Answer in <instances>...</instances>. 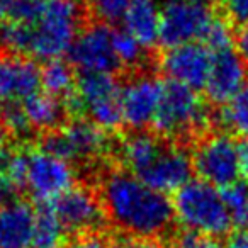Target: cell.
<instances>
[{
    "label": "cell",
    "mask_w": 248,
    "mask_h": 248,
    "mask_svg": "<svg viewBox=\"0 0 248 248\" xmlns=\"http://www.w3.org/2000/svg\"><path fill=\"white\" fill-rule=\"evenodd\" d=\"M82 9L77 0H34L22 19L0 26V48L45 62L62 58L80 32Z\"/></svg>",
    "instance_id": "obj_1"
},
{
    "label": "cell",
    "mask_w": 248,
    "mask_h": 248,
    "mask_svg": "<svg viewBox=\"0 0 248 248\" xmlns=\"http://www.w3.org/2000/svg\"><path fill=\"white\" fill-rule=\"evenodd\" d=\"M99 197L107 221L128 236L160 240L172 230L175 216L169 196L153 190L129 172H107L100 180Z\"/></svg>",
    "instance_id": "obj_2"
},
{
    "label": "cell",
    "mask_w": 248,
    "mask_h": 248,
    "mask_svg": "<svg viewBox=\"0 0 248 248\" xmlns=\"http://www.w3.org/2000/svg\"><path fill=\"white\" fill-rule=\"evenodd\" d=\"M209 123V106L197 90L172 80L163 82L158 109L152 123L155 135L172 141L192 138L206 131Z\"/></svg>",
    "instance_id": "obj_3"
},
{
    "label": "cell",
    "mask_w": 248,
    "mask_h": 248,
    "mask_svg": "<svg viewBox=\"0 0 248 248\" xmlns=\"http://www.w3.org/2000/svg\"><path fill=\"white\" fill-rule=\"evenodd\" d=\"M173 216L190 233L217 238L230 233L233 217L217 187L204 180H189L179 189L172 201Z\"/></svg>",
    "instance_id": "obj_4"
},
{
    "label": "cell",
    "mask_w": 248,
    "mask_h": 248,
    "mask_svg": "<svg viewBox=\"0 0 248 248\" xmlns=\"http://www.w3.org/2000/svg\"><path fill=\"white\" fill-rule=\"evenodd\" d=\"M65 109L78 119L87 117L102 131H116L123 123L121 85L114 75H82L70 95L63 99Z\"/></svg>",
    "instance_id": "obj_5"
},
{
    "label": "cell",
    "mask_w": 248,
    "mask_h": 248,
    "mask_svg": "<svg viewBox=\"0 0 248 248\" xmlns=\"http://www.w3.org/2000/svg\"><path fill=\"white\" fill-rule=\"evenodd\" d=\"M46 152L60 156L68 163H92L106 155L109 140L106 131L87 119H75L63 124L56 131L45 135L43 146Z\"/></svg>",
    "instance_id": "obj_6"
},
{
    "label": "cell",
    "mask_w": 248,
    "mask_h": 248,
    "mask_svg": "<svg viewBox=\"0 0 248 248\" xmlns=\"http://www.w3.org/2000/svg\"><path fill=\"white\" fill-rule=\"evenodd\" d=\"M75 186L73 165L45 148L26 150V173L22 189L39 204H49Z\"/></svg>",
    "instance_id": "obj_7"
},
{
    "label": "cell",
    "mask_w": 248,
    "mask_h": 248,
    "mask_svg": "<svg viewBox=\"0 0 248 248\" xmlns=\"http://www.w3.org/2000/svg\"><path fill=\"white\" fill-rule=\"evenodd\" d=\"M68 55L70 63L82 75H114L121 68L114 51V31L104 22H93L80 29Z\"/></svg>",
    "instance_id": "obj_8"
},
{
    "label": "cell",
    "mask_w": 248,
    "mask_h": 248,
    "mask_svg": "<svg viewBox=\"0 0 248 248\" xmlns=\"http://www.w3.org/2000/svg\"><path fill=\"white\" fill-rule=\"evenodd\" d=\"M192 169L201 180L214 187H226L236 182L238 169L236 143L226 133H214L202 138L192 153Z\"/></svg>",
    "instance_id": "obj_9"
},
{
    "label": "cell",
    "mask_w": 248,
    "mask_h": 248,
    "mask_svg": "<svg viewBox=\"0 0 248 248\" xmlns=\"http://www.w3.org/2000/svg\"><path fill=\"white\" fill-rule=\"evenodd\" d=\"M214 14L202 0H179L162 11L160 43L167 48L196 43L213 21Z\"/></svg>",
    "instance_id": "obj_10"
},
{
    "label": "cell",
    "mask_w": 248,
    "mask_h": 248,
    "mask_svg": "<svg viewBox=\"0 0 248 248\" xmlns=\"http://www.w3.org/2000/svg\"><path fill=\"white\" fill-rule=\"evenodd\" d=\"M49 206L65 231L75 234L102 231L107 221L100 197L83 186H73L56 197Z\"/></svg>",
    "instance_id": "obj_11"
},
{
    "label": "cell",
    "mask_w": 248,
    "mask_h": 248,
    "mask_svg": "<svg viewBox=\"0 0 248 248\" xmlns=\"http://www.w3.org/2000/svg\"><path fill=\"white\" fill-rule=\"evenodd\" d=\"M162 85L156 77L140 73L121 87V112L123 123L135 131H143L153 123L158 109Z\"/></svg>",
    "instance_id": "obj_12"
},
{
    "label": "cell",
    "mask_w": 248,
    "mask_h": 248,
    "mask_svg": "<svg viewBox=\"0 0 248 248\" xmlns=\"http://www.w3.org/2000/svg\"><path fill=\"white\" fill-rule=\"evenodd\" d=\"M160 68L169 80L194 90L206 87L211 68V51L202 43L169 48L160 58Z\"/></svg>",
    "instance_id": "obj_13"
},
{
    "label": "cell",
    "mask_w": 248,
    "mask_h": 248,
    "mask_svg": "<svg viewBox=\"0 0 248 248\" xmlns=\"http://www.w3.org/2000/svg\"><path fill=\"white\" fill-rule=\"evenodd\" d=\"M41 89V70L28 56L0 55V106L24 104Z\"/></svg>",
    "instance_id": "obj_14"
},
{
    "label": "cell",
    "mask_w": 248,
    "mask_h": 248,
    "mask_svg": "<svg viewBox=\"0 0 248 248\" xmlns=\"http://www.w3.org/2000/svg\"><path fill=\"white\" fill-rule=\"evenodd\" d=\"M192 156L179 143H167L155 162L143 170L138 179L153 190L172 194L182 189L192 175Z\"/></svg>",
    "instance_id": "obj_15"
},
{
    "label": "cell",
    "mask_w": 248,
    "mask_h": 248,
    "mask_svg": "<svg viewBox=\"0 0 248 248\" xmlns=\"http://www.w3.org/2000/svg\"><path fill=\"white\" fill-rule=\"evenodd\" d=\"M247 62L233 48L211 53V68L206 93L211 102L226 104L247 85Z\"/></svg>",
    "instance_id": "obj_16"
},
{
    "label": "cell",
    "mask_w": 248,
    "mask_h": 248,
    "mask_svg": "<svg viewBox=\"0 0 248 248\" xmlns=\"http://www.w3.org/2000/svg\"><path fill=\"white\" fill-rule=\"evenodd\" d=\"M36 209L26 201L0 207V248H32Z\"/></svg>",
    "instance_id": "obj_17"
},
{
    "label": "cell",
    "mask_w": 248,
    "mask_h": 248,
    "mask_svg": "<svg viewBox=\"0 0 248 248\" xmlns=\"http://www.w3.org/2000/svg\"><path fill=\"white\" fill-rule=\"evenodd\" d=\"M167 141L155 133L133 131L131 135L124 136L117 148V156L123 167L131 175L138 177L143 170H146L155 158L163 152Z\"/></svg>",
    "instance_id": "obj_18"
},
{
    "label": "cell",
    "mask_w": 248,
    "mask_h": 248,
    "mask_svg": "<svg viewBox=\"0 0 248 248\" xmlns=\"http://www.w3.org/2000/svg\"><path fill=\"white\" fill-rule=\"evenodd\" d=\"M124 31L131 34L145 48L160 43L162 11L156 0H135L123 17Z\"/></svg>",
    "instance_id": "obj_19"
},
{
    "label": "cell",
    "mask_w": 248,
    "mask_h": 248,
    "mask_svg": "<svg viewBox=\"0 0 248 248\" xmlns=\"http://www.w3.org/2000/svg\"><path fill=\"white\" fill-rule=\"evenodd\" d=\"M24 112L28 117V123L31 129L48 133L56 131L63 126V121L66 116V109L63 100L56 99L48 93H36L31 99H28L24 104Z\"/></svg>",
    "instance_id": "obj_20"
},
{
    "label": "cell",
    "mask_w": 248,
    "mask_h": 248,
    "mask_svg": "<svg viewBox=\"0 0 248 248\" xmlns=\"http://www.w3.org/2000/svg\"><path fill=\"white\" fill-rule=\"evenodd\" d=\"M65 228L56 217L49 204H39L34 213L32 248H62L65 241Z\"/></svg>",
    "instance_id": "obj_21"
},
{
    "label": "cell",
    "mask_w": 248,
    "mask_h": 248,
    "mask_svg": "<svg viewBox=\"0 0 248 248\" xmlns=\"http://www.w3.org/2000/svg\"><path fill=\"white\" fill-rule=\"evenodd\" d=\"M216 121L226 133L248 138V82L233 99L219 107Z\"/></svg>",
    "instance_id": "obj_22"
},
{
    "label": "cell",
    "mask_w": 248,
    "mask_h": 248,
    "mask_svg": "<svg viewBox=\"0 0 248 248\" xmlns=\"http://www.w3.org/2000/svg\"><path fill=\"white\" fill-rule=\"evenodd\" d=\"M77 85V77L72 65L68 62H63L62 58L46 62V65L41 68V89H45V93L53 95L56 99L73 92Z\"/></svg>",
    "instance_id": "obj_23"
},
{
    "label": "cell",
    "mask_w": 248,
    "mask_h": 248,
    "mask_svg": "<svg viewBox=\"0 0 248 248\" xmlns=\"http://www.w3.org/2000/svg\"><path fill=\"white\" fill-rule=\"evenodd\" d=\"M114 51L121 68H138L143 65L146 56V48L140 45L126 31H114Z\"/></svg>",
    "instance_id": "obj_24"
},
{
    "label": "cell",
    "mask_w": 248,
    "mask_h": 248,
    "mask_svg": "<svg viewBox=\"0 0 248 248\" xmlns=\"http://www.w3.org/2000/svg\"><path fill=\"white\" fill-rule=\"evenodd\" d=\"M201 43L209 49L211 53L223 51V49L233 48V32L231 28L224 19L216 17L214 16L213 21L209 22V26L204 31Z\"/></svg>",
    "instance_id": "obj_25"
},
{
    "label": "cell",
    "mask_w": 248,
    "mask_h": 248,
    "mask_svg": "<svg viewBox=\"0 0 248 248\" xmlns=\"http://www.w3.org/2000/svg\"><path fill=\"white\" fill-rule=\"evenodd\" d=\"M219 192L224 204H226L228 211H230L231 217H233V223L240 224L248 204V184L236 180V182L223 187Z\"/></svg>",
    "instance_id": "obj_26"
},
{
    "label": "cell",
    "mask_w": 248,
    "mask_h": 248,
    "mask_svg": "<svg viewBox=\"0 0 248 248\" xmlns=\"http://www.w3.org/2000/svg\"><path fill=\"white\" fill-rule=\"evenodd\" d=\"M133 2L135 0H89V5L99 22L110 24V22L123 21L124 14Z\"/></svg>",
    "instance_id": "obj_27"
},
{
    "label": "cell",
    "mask_w": 248,
    "mask_h": 248,
    "mask_svg": "<svg viewBox=\"0 0 248 248\" xmlns=\"http://www.w3.org/2000/svg\"><path fill=\"white\" fill-rule=\"evenodd\" d=\"M0 114L4 117L5 128H7L9 133L22 136L31 131V126L28 123V117H26L22 104H7V106H2Z\"/></svg>",
    "instance_id": "obj_28"
},
{
    "label": "cell",
    "mask_w": 248,
    "mask_h": 248,
    "mask_svg": "<svg viewBox=\"0 0 248 248\" xmlns=\"http://www.w3.org/2000/svg\"><path fill=\"white\" fill-rule=\"evenodd\" d=\"M173 248H226L217 238H211L199 233H186L179 234L173 241Z\"/></svg>",
    "instance_id": "obj_29"
},
{
    "label": "cell",
    "mask_w": 248,
    "mask_h": 248,
    "mask_svg": "<svg viewBox=\"0 0 248 248\" xmlns=\"http://www.w3.org/2000/svg\"><path fill=\"white\" fill-rule=\"evenodd\" d=\"M65 248H114V240L104 234L102 231L83 233L75 234V238Z\"/></svg>",
    "instance_id": "obj_30"
},
{
    "label": "cell",
    "mask_w": 248,
    "mask_h": 248,
    "mask_svg": "<svg viewBox=\"0 0 248 248\" xmlns=\"http://www.w3.org/2000/svg\"><path fill=\"white\" fill-rule=\"evenodd\" d=\"M224 11L231 22L247 28L248 26V0H223Z\"/></svg>",
    "instance_id": "obj_31"
},
{
    "label": "cell",
    "mask_w": 248,
    "mask_h": 248,
    "mask_svg": "<svg viewBox=\"0 0 248 248\" xmlns=\"http://www.w3.org/2000/svg\"><path fill=\"white\" fill-rule=\"evenodd\" d=\"M114 248H170L156 238H135L126 236L121 240H114Z\"/></svg>",
    "instance_id": "obj_32"
},
{
    "label": "cell",
    "mask_w": 248,
    "mask_h": 248,
    "mask_svg": "<svg viewBox=\"0 0 248 248\" xmlns=\"http://www.w3.org/2000/svg\"><path fill=\"white\" fill-rule=\"evenodd\" d=\"M17 153L19 148H14V146H9L7 143L0 141V177H4V179L9 180L12 167H14V162L17 158Z\"/></svg>",
    "instance_id": "obj_33"
},
{
    "label": "cell",
    "mask_w": 248,
    "mask_h": 248,
    "mask_svg": "<svg viewBox=\"0 0 248 248\" xmlns=\"http://www.w3.org/2000/svg\"><path fill=\"white\" fill-rule=\"evenodd\" d=\"M236 153H238V169L240 175H243L248 180V138H241L236 143Z\"/></svg>",
    "instance_id": "obj_34"
},
{
    "label": "cell",
    "mask_w": 248,
    "mask_h": 248,
    "mask_svg": "<svg viewBox=\"0 0 248 248\" xmlns=\"http://www.w3.org/2000/svg\"><path fill=\"white\" fill-rule=\"evenodd\" d=\"M236 51L240 53V56L248 62V26L241 28L240 32L236 36Z\"/></svg>",
    "instance_id": "obj_35"
},
{
    "label": "cell",
    "mask_w": 248,
    "mask_h": 248,
    "mask_svg": "<svg viewBox=\"0 0 248 248\" xmlns=\"http://www.w3.org/2000/svg\"><path fill=\"white\" fill-rule=\"evenodd\" d=\"M226 248H248V230L231 234Z\"/></svg>",
    "instance_id": "obj_36"
},
{
    "label": "cell",
    "mask_w": 248,
    "mask_h": 248,
    "mask_svg": "<svg viewBox=\"0 0 248 248\" xmlns=\"http://www.w3.org/2000/svg\"><path fill=\"white\" fill-rule=\"evenodd\" d=\"M7 14H9V2L7 0H0V26L7 21Z\"/></svg>",
    "instance_id": "obj_37"
},
{
    "label": "cell",
    "mask_w": 248,
    "mask_h": 248,
    "mask_svg": "<svg viewBox=\"0 0 248 248\" xmlns=\"http://www.w3.org/2000/svg\"><path fill=\"white\" fill-rule=\"evenodd\" d=\"M5 133H7V128H5L4 117H2V114H0V141H2V138L5 136Z\"/></svg>",
    "instance_id": "obj_38"
},
{
    "label": "cell",
    "mask_w": 248,
    "mask_h": 248,
    "mask_svg": "<svg viewBox=\"0 0 248 248\" xmlns=\"http://www.w3.org/2000/svg\"><path fill=\"white\" fill-rule=\"evenodd\" d=\"M240 226L248 228V204H247V209H245V213H243V217H241V223H240Z\"/></svg>",
    "instance_id": "obj_39"
},
{
    "label": "cell",
    "mask_w": 248,
    "mask_h": 248,
    "mask_svg": "<svg viewBox=\"0 0 248 248\" xmlns=\"http://www.w3.org/2000/svg\"><path fill=\"white\" fill-rule=\"evenodd\" d=\"M167 4H172V2H179V0H165Z\"/></svg>",
    "instance_id": "obj_40"
},
{
    "label": "cell",
    "mask_w": 248,
    "mask_h": 248,
    "mask_svg": "<svg viewBox=\"0 0 248 248\" xmlns=\"http://www.w3.org/2000/svg\"><path fill=\"white\" fill-rule=\"evenodd\" d=\"M202 2H206V4H209V2H217V0H202Z\"/></svg>",
    "instance_id": "obj_41"
},
{
    "label": "cell",
    "mask_w": 248,
    "mask_h": 248,
    "mask_svg": "<svg viewBox=\"0 0 248 248\" xmlns=\"http://www.w3.org/2000/svg\"><path fill=\"white\" fill-rule=\"evenodd\" d=\"M7 2H11V0H7Z\"/></svg>",
    "instance_id": "obj_42"
}]
</instances>
